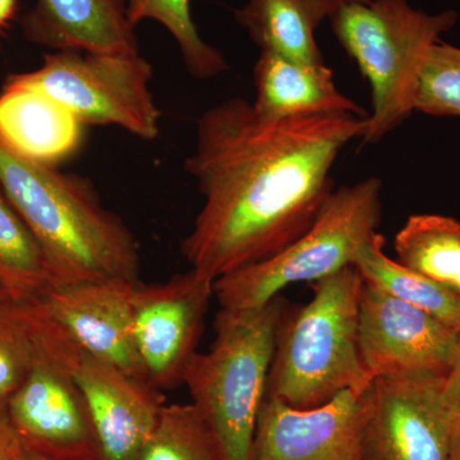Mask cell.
Masks as SVG:
<instances>
[{"mask_svg": "<svg viewBox=\"0 0 460 460\" xmlns=\"http://www.w3.org/2000/svg\"><path fill=\"white\" fill-rule=\"evenodd\" d=\"M21 460H38V459H35V458H32V456H30L29 454H27V456H25V458H22Z\"/></svg>", "mask_w": 460, "mask_h": 460, "instance_id": "32", "label": "cell"}, {"mask_svg": "<svg viewBox=\"0 0 460 460\" xmlns=\"http://www.w3.org/2000/svg\"><path fill=\"white\" fill-rule=\"evenodd\" d=\"M377 178L332 190L305 234L270 259L219 278L214 295L223 310H259L284 288L323 279L354 265L381 222Z\"/></svg>", "mask_w": 460, "mask_h": 460, "instance_id": "6", "label": "cell"}, {"mask_svg": "<svg viewBox=\"0 0 460 460\" xmlns=\"http://www.w3.org/2000/svg\"><path fill=\"white\" fill-rule=\"evenodd\" d=\"M370 389L347 390L311 410L266 396L250 460H362Z\"/></svg>", "mask_w": 460, "mask_h": 460, "instance_id": "13", "label": "cell"}, {"mask_svg": "<svg viewBox=\"0 0 460 460\" xmlns=\"http://www.w3.org/2000/svg\"><path fill=\"white\" fill-rule=\"evenodd\" d=\"M398 261L460 295V222L440 214H417L394 239Z\"/></svg>", "mask_w": 460, "mask_h": 460, "instance_id": "21", "label": "cell"}, {"mask_svg": "<svg viewBox=\"0 0 460 460\" xmlns=\"http://www.w3.org/2000/svg\"><path fill=\"white\" fill-rule=\"evenodd\" d=\"M0 288L12 304L38 301L56 288L47 256L0 189Z\"/></svg>", "mask_w": 460, "mask_h": 460, "instance_id": "20", "label": "cell"}, {"mask_svg": "<svg viewBox=\"0 0 460 460\" xmlns=\"http://www.w3.org/2000/svg\"><path fill=\"white\" fill-rule=\"evenodd\" d=\"M384 244L385 239L377 232L359 251L354 266L362 279L460 332V295L390 259Z\"/></svg>", "mask_w": 460, "mask_h": 460, "instance_id": "19", "label": "cell"}, {"mask_svg": "<svg viewBox=\"0 0 460 460\" xmlns=\"http://www.w3.org/2000/svg\"><path fill=\"white\" fill-rule=\"evenodd\" d=\"M253 75L256 98L251 104L261 119L283 120L326 114L368 118L361 105L339 91L334 75L325 63L305 65L270 51H261Z\"/></svg>", "mask_w": 460, "mask_h": 460, "instance_id": "17", "label": "cell"}, {"mask_svg": "<svg viewBox=\"0 0 460 460\" xmlns=\"http://www.w3.org/2000/svg\"><path fill=\"white\" fill-rule=\"evenodd\" d=\"M128 17L133 26L153 20L165 27L180 48L190 75L210 80L228 69L219 50L199 36L190 14V0H128Z\"/></svg>", "mask_w": 460, "mask_h": 460, "instance_id": "22", "label": "cell"}, {"mask_svg": "<svg viewBox=\"0 0 460 460\" xmlns=\"http://www.w3.org/2000/svg\"><path fill=\"white\" fill-rule=\"evenodd\" d=\"M137 281L56 288L31 304L87 352L147 384L133 339L132 293Z\"/></svg>", "mask_w": 460, "mask_h": 460, "instance_id": "14", "label": "cell"}, {"mask_svg": "<svg viewBox=\"0 0 460 460\" xmlns=\"http://www.w3.org/2000/svg\"><path fill=\"white\" fill-rule=\"evenodd\" d=\"M26 456L25 447L9 423L4 411L0 410V460H21Z\"/></svg>", "mask_w": 460, "mask_h": 460, "instance_id": "26", "label": "cell"}, {"mask_svg": "<svg viewBox=\"0 0 460 460\" xmlns=\"http://www.w3.org/2000/svg\"><path fill=\"white\" fill-rule=\"evenodd\" d=\"M84 124L40 90L5 83L0 93V142L12 153L57 166L83 144Z\"/></svg>", "mask_w": 460, "mask_h": 460, "instance_id": "16", "label": "cell"}, {"mask_svg": "<svg viewBox=\"0 0 460 460\" xmlns=\"http://www.w3.org/2000/svg\"><path fill=\"white\" fill-rule=\"evenodd\" d=\"M234 14L261 51L305 65H323L314 32L329 17L323 0H248Z\"/></svg>", "mask_w": 460, "mask_h": 460, "instance_id": "18", "label": "cell"}, {"mask_svg": "<svg viewBox=\"0 0 460 460\" xmlns=\"http://www.w3.org/2000/svg\"><path fill=\"white\" fill-rule=\"evenodd\" d=\"M38 359V347L20 305L0 311V410L16 393Z\"/></svg>", "mask_w": 460, "mask_h": 460, "instance_id": "25", "label": "cell"}, {"mask_svg": "<svg viewBox=\"0 0 460 460\" xmlns=\"http://www.w3.org/2000/svg\"><path fill=\"white\" fill-rule=\"evenodd\" d=\"M18 0H0V32L7 29L16 16Z\"/></svg>", "mask_w": 460, "mask_h": 460, "instance_id": "28", "label": "cell"}, {"mask_svg": "<svg viewBox=\"0 0 460 460\" xmlns=\"http://www.w3.org/2000/svg\"><path fill=\"white\" fill-rule=\"evenodd\" d=\"M20 305L39 350L80 390L102 460H136L164 407L160 392L87 352L35 305Z\"/></svg>", "mask_w": 460, "mask_h": 460, "instance_id": "8", "label": "cell"}, {"mask_svg": "<svg viewBox=\"0 0 460 460\" xmlns=\"http://www.w3.org/2000/svg\"><path fill=\"white\" fill-rule=\"evenodd\" d=\"M22 29L30 41L51 50L140 53L128 0H36Z\"/></svg>", "mask_w": 460, "mask_h": 460, "instance_id": "15", "label": "cell"}, {"mask_svg": "<svg viewBox=\"0 0 460 460\" xmlns=\"http://www.w3.org/2000/svg\"><path fill=\"white\" fill-rule=\"evenodd\" d=\"M325 2L326 9H328L329 17L339 8L344 7L348 4H367L371 0H323Z\"/></svg>", "mask_w": 460, "mask_h": 460, "instance_id": "30", "label": "cell"}, {"mask_svg": "<svg viewBox=\"0 0 460 460\" xmlns=\"http://www.w3.org/2000/svg\"><path fill=\"white\" fill-rule=\"evenodd\" d=\"M0 189L40 243L56 288L138 280L137 242L84 178L23 159L0 142Z\"/></svg>", "mask_w": 460, "mask_h": 460, "instance_id": "2", "label": "cell"}, {"mask_svg": "<svg viewBox=\"0 0 460 460\" xmlns=\"http://www.w3.org/2000/svg\"><path fill=\"white\" fill-rule=\"evenodd\" d=\"M214 283L190 269L165 283L136 284L133 339L147 384L157 392L183 384L187 367L198 353Z\"/></svg>", "mask_w": 460, "mask_h": 460, "instance_id": "9", "label": "cell"}, {"mask_svg": "<svg viewBox=\"0 0 460 460\" xmlns=\"http://www.w3.org/2000/svg\"><path fill=\"white\" fill-rule=\"evenodd\" d=\"M363 279L350 265L311 283L307 305L287 307L278 332L266 396L296 410L325 404L341 393L367 392L358 341Z\"/></svg>", "mask_w": 460, "mask_h": 460, "instance_id": "3", "label": "cell"}, {"mask_svg": "<svg viewBox=\"0 0 460 460\" xmlns=\"http://www.w3.org/2000/svg\"><path fill=\"white\" fill-rule=\"evenodd\" d=\"M153 74L140 53L59 50L45 54L40 68L9 75L7 83L42 91L84 126H117L153 141L163 115L150 89Z\"/></svg>", "mask_w": 460, "mask_h": 460, "instance_id": "7", "label": "cell"}, {"mask_svg": "<svg viewBox=\"0 0 460 460\" xmlns=\"http://www.w3.org/2000/svg\"><path fill=\"white\" fill-rule=\"evenodd\" d=\"M366 127L353 114L265 120L241 98L206 111L186 160L204 198L181 243L193 270L215 281L305 234L334 190L335 160Z\"/></svg>", "mask_w": 460, "mask_h": 460, "instance_id": "1", "label": "cell"}, {"mask_svg": "<svg viewBox=\"0 0 460 460\" xmlns=\"http://www.w3.org/2000/svg\"><path fill=\"white\" fill-rule=\"evenodd\" d=\"M287 307L286 299L278 296L259 310L220 308L214 323V343L208 352L193 356L184 374L192 404L222 460L251 458Z\"/></svg>", "mask_w": 460, "mask_h": 460, "instance_id": "4", "label": "cell"}, {"mask_svg": "<svg viewBox=\"0 0 460 460\" xmlns=\"http://www.w3.org/2000/svg\"><path fill=\"white\" fill-rule=\"evenodd\" d=\"M4 413L32 458L102 460L80 390L39 348L32 370L9 398Z\"/></svg>", "mask_w": 460, "mask_h": 460, "instance_id": "12", "label": "cell"}, {"mask_svg": "<svg viewBox=\"0 0 460 460\" xmlns=\"http://www.w3.org/2000/svg\"><path fill=\"white\" fill-rule=\"evenodd\" d=\"M358 341L371 377L449 376L460 350V332L431 314L363 280Z\"/></svg>", "mask_w": 460, "mask_h": 460, "instance_id": "11", "label": "cell"}, {"mask_svg": "<svg viewBox=\"0 0 460 460\" xmlns=\"http://www.w3.org/2000/svg\"><path fill=\"white\" fill-rule=\"evenodd\" d=\"M329 18L338 41L370 84L372 111L361 140L376 144L416 111L426 57L456 26L458 13L432 16L407 0H371L344 5Z\"/></svg>", "mask_w": 460, "mask_h": 460, "instance_id": "5", "label": "cell"}, {"mask_svg": "<svg viewBox=\"0 0 460 460\" xmlns=\"http://www.w3.org/2000/svg\"><path fill=\"white\" fill-rule=\"evenodd\" d=\"M445 389H447V398L452 402L454 410L460 416V350L456 365H454L453 370L450 371L449 376L447 377Z\"/></svg>", "mask_w": 460, "mask_h": 460, "instance_id": "27", "label": "cell"}, {"mask_svg": "<svg viewBox=\"0 0 460 460\" xmlns=\"http://www.w3.org/2000/svg\"><path fill=\"white\" fill-rule=\"evenodd\" d=\"M9 305H12L11 299L8 298L7 293L0 288V311L4 310Z\"/></svg>", "mask_w": 460, "mask_h": 460, "instance_id": "31", "label": "cell"}, {"mask_svg": "<svg viewBox=\"0 0 460 460\" xmlns=\"http://www.w3.org/2000/svg\"><path fill=\"white\" fill-rule=\"evenodd\" d=\"M416 111L460 117V48L440 40L429 49L420 71Z\"/></svg>", "mask_w": 460, "mask_h": 460, "instance_id": "24", "label": "cell"}, {"mask_svg": "<svg viewBox=\"0 0 460 460\" xmlns=\"http://www.w3.org/2000/svg\"><path fill=\"white\" fill-rule=\"evenodd\" d=\"M136 460H222L195 405H164Z\"/></svg>", "mask_w": 460, "mask_h": 460, "instance_id": "23", "label": "cell"}, {"mask_svg": "<svg viewBox=\"0 0 460 460\" xmlns=\"http://www.w3.org/2000/svg\"><path fill=\"white\" fill-rule=\"evenodd\" d=\"M449 460H460V416L456 414L454 422L452 445H450Z\"/></svg>", "mask_w": 460, "mask_h": 460, "instance_id": "29", "label": "cell"}, {"mask_svg": "<svg viewBox=\"0 0 460 460\" xmlns=\"http://www.w3.org/2000/svg\"><path fill=\"white\" fill-rule=\"evenodd\" d=\"M447 377L375 378L362 460H449L456 411Z\"/></svg>", "mask_w": 460, "mask_h": 460, "instance_id": "10", "label": "cell"}]
</instances>
